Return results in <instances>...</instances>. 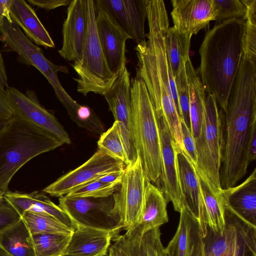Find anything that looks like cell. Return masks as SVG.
<instances>
[{"label": "cell", "mask_w": 256, "mask_h": 256, "mask_svg": "<svg viewBox=\"0 0 256 256\" xmlns=\"http://www.w3.org/2000/svg\"><path fill=\"white\" fill-rule=\"evenodd\" d=\"M167 203L162 190L146 180L140 216L138 222L127 230L142 236L148 230L168 222Z\"/></svg>", "instance_id": "44dd1931"}, {"label": "cell", "mask_w": 256, "mask_h": 256, "mask_svg": "<svg viewBox=\"0 0 256 256\" xmlns=\"http://www.w3.org/2000/svg\"><path fill=\"white\" fill-rule=\"evenodd\" d=\"M248 10L242 38L243 54L256 60V0H244Z\"/></svg>", "instance_id": "1f68e13d"}, {"label": "cell", "mask_w": 256, "mask_h": 256, "mask_svg": "<svg viewBox=\"0 0 256 256\" xmlns=\"http://www.w3.org/2000/svg\"><path fill=\"white\" fill-rule=\"evenodd\" d=\"M160 227L150 229L139 239L138 256H163L164 248L160 238Z\"/></svg>", "instance_id": "e575fe53"}, {"label": "cell", "mask_w": 256, "mask_h": 256, "mask_svg": "<svg viewBox=\"0 0 256 256\" xmlns=\"http://www.w3.org/2000/svg\"><path fill=\"white\" fill-rule=\"evenodd\" d=\"M8 120L5 122H0V132L5 126Z\"/></svg>", "instance_id": "681fc988"}, {"label": "cell", "mask_w": 256, "mask_h": 256, "mask_svg": "<svg viewBox=\"0 0 256 256\" xmlns=\"http://www.w3.org/2000/svg\"><path fill=\"white\" fill-rule=\"evenodd\" d=\"M12 0H0V26L3 20L6 18L10 22H12L10 12V8Z\"/></svg>", "instance_id": "b9f144b4"}, {"label": "cell", "mask_w": 256, "mask_h": 256, "mask_svg": "<svg viewBox=\"0 0 256 256\" xmlns=\"http://www.w3.org/2000/svg\"><path fill=\"white\" fill-rule=\"evenodd\" d=\"M0 40L8 50L18 54L20 62L34 66L45 76L59 100L68 97V94L60 84L58 76V72L68 74L67 67L54 64L48 60L42 50L24 34L15 22H10L6 18L0 26Z\"/></svg>", "instance_id": "ba28073f"}, {"label": "cell", "mask_w": 256, "mask_h": 256, "mask_svg": "<svg viewBox=\"0 0 256 256\" xmlns=\"http://www.w3.org/2000/svg\"><path fill=\"white\" fill-rule=\"evenodd\" d=\"M224 148L220 169L222 188L236 186L250 164L248 148L256 132V62L242 56L224 112Z\"/></svg>", "instance_id": "6da1fadb"}, {"label": "cell", "mask_w": 256, "mask_h": 256, "mask_svg": "<svg viewBox=\"0 0 256 256\" xmlns=\"http://www.w3.org/2000/svg\"><path fill=\"white\" fill-rule=\"evenodd\" d=\"M124 166L122 161L98 148L84 164L60 176L42 191L51 196L60 198L104 174L124 170Z\"/></svg>", "instance_id": "8fae6325"}, {"label": "cell", "mask_w": 256, "mask_h": 256, "mask_svg": "<svg viewBox=\"0 0 256 256\" xmlns=\"http://www.w3.org/2000/svg\"><path fill=\"white\" fill-rule=\"evenodd\" d=\"M0 256H10L0 246Z\"/></svg>", "instance_id": "bcb514c9"}, {"label": "cell", "mask_w": 256, "mask_h": 256, "mask_svg": "<svg viewBox=\"0 0 256 256\" xmlns=\"http://www.w3.org/2000/svg\"><path fill=\"white\" fill-rule=\"evenodd\" d=\"M120 184H110L97 180L77 188L65 195L70 198H106L112 196Z\"/></svg>", "instance_id": "836d02e7"}, {"label": "cell", "mask_w": 256, "mask_h": 256, "mask_svg": "<svg viewBox=\"0 0 256 256\" xmlns=\"http://www.w3.org/2000/svg\"><path fill=\"white\" fill-rule=\"evenodd\" d=\"M174 27L180 34H196L210 21L216 20L213 0H172Z\"/></svg>", "instance_id": "e0dca14e"}, {"label": "cell", "mask_w": 256, "mask_h": 256, "mask_svg": "<svg viewBox=\"0 0 256 256\" xmlns=\"http://www.w3.org/2000/svg\"><path fill=\"white\" fill-rule=\"evenodd\" d=\"M72 234H46L32 235L34 256H64Z\"/></svg>", "instance_id": "f546056e"}, {"label": "cell", "mask_w": 256, "mask_h": 256, "mask_svg": "<svg viewBox=\"0 0 256 256\" xmlns=\"http://www.w3.org/2000/svg\"><path fill=\"white\" fill-rule=\"evenodd\" d=\"M95 13L108 15L136 44L146 39V0H94Z\"/></svg>", "instance_id": "7c38bea8"}, {"label": "cell", "mask_w": 256, "mask_h": 256, "mask_svg": "<svg viewBox=\"0 0 256 256\" xmlns=\"http://www.w3.org/2000/svg\"></svg>", "instance_id": "816d5d0a"}, {"label": "cell", "mask_w": 256, "mask_h": 256, "mask_svg": "<svg viewBox=\"0 0 256 256\" xmlns=\"http://www.w3.org/2000/svg\"><path fill=\"white\" fill-rule=\"evenodd\" d=\"M87 33L82 59L72 64L78 75L74 80L77 91L84 96L90 92L104 96L116 76L110 71L99 42L94 0H87Z\"/></svg>", "instance_id": "5b68a950"}, {"label": "cell", "mask_w": 256, "mask_h": 256, "mask_svg": "<svg viewBox=\"0 0 256 256\" xmlns=\"http://www.w3.org/2000/svg\"><path fill=\"white\" fill-rule=\"evenodd\" d=\"M5 92L14 116L39 128L64 144L71 143L68 134L56 118L42 106L34 91L28 90L24 94L8 86Z\"/></svg>", "instance_id": "30bf717a"}, {"label": "cell", "mask_w": 256, "mask_h": 256, "mask_svg": "<svg viewBox=\"0 0 256 256\" xmlns=\"http://www.w3.org/2000/svg\"><path fill=\"white\" fill-rule=\"evenodd\" d=\"M181 134L182 144L186 154L194 166H197L198 155L196 144L191 130L185 124L184 120H180Z\"/></svg>", "instance_id": "8d00e7d4"}, {"label": "cell", "mask_w": 256, "mask_h": 256, "mask_svg": "<svg viewBox=\"0 0 256 256\" xmlns=\"http://www.w3.org/2000/svg\"><path fill=\"white\" fill-rule=\"evenodd\" d=\"M159 129L162 162L160 182L162 191L168 202H171L174 210L180 212L186 204L182 194L178 172L176 148L168 123L162 112H156Z\"/></svg>", "instance_id": "4fadbf2b"}, {"label": "cell", "mask_w": 256, "mask_h": 256, "mask_svg": "<svg viewBox=\"0 0 256 256\" xmlns=\"http://www.w3.org/2000/svg\"><path fill=\"white\" fill-rule=\"evenodd\" d=\"M64 143L39 128L14 116L0 132V192L8 191L16 172L29 160Z\"/></svg>", "instance_id": "3957f363"}, {"label": "cell", "mask_w": 256, "mask_h": 256, "mask_svg": "<svg viewBox=\"0 0 256 256\" xmlns=\"http://www.w3.org/2000/svg\"><path fill=\"white\" fill-rule=\"evenodd\" d=\"M114 239L113 234L108 232L77 225L64 256H108Z\"/></svg>", "instance_id": "ffe728a7"}, {"label": "cell", "mask_w": 256, "mask_h": 256, "mask_svg": "<svg viewBox=\"0 0 256 256\" xmlns=\"http://www.w3.org/2000/svg\"><path fill=\"white\" fill-rule=\"evenodd\" d=\"M98 148L101 149L112 156L124 163L128 164L127 154L120 135L118 123L114 122L112 126L101 134L98 141Z\"/></svg>", "instance_id": "4dcf8cb0"}, {"label": "cell", "mask_w": 256, "mask_h": 256, "mask_svg": "<svg viewBox=\"0 0 256 256\" xmlns=\"http://www.w3.org/2000/svg\"><path fill=\"white\" fill-rule=\"evenodd\" d=\"M21 217L32 235L46 234H72L73 232L68 227L48 214L26 212Z\"/></svg>", "instance_id": "f1b7e54d"}, {"label": "cell", "mask_w": 256, "mask_h": 256, "mask_svg": "<svg viewBox=\"0 0 256 256\" xmlns=\"http://www.w3.org/2000/svg\"><path fill=\"white\" fill-rule=\"evenodd\" d=\"M176 162L180 188L186 208L198 222L204 238L206 234L208 226L196 169L186 152L178 146Z\"/></svg>", "instance_id": "2e32d148"}, {"label": "cell", "mask_w": 256, "mask_h": 256, "mask_svg": "<svg viewBox=\"0 0 256 256\" xmlns=\"http://www.w3.org/2000/svg\"><path fill=\"white\" fill-rule=\"evenodd\" d=\"M132 137L146 180L158 184L162 175L160 136L156 112L143 80H131Z\"/></svg>", "instance_id": "277c9868"}, {"label": "cell", "mask_w": 256, "mask_h": 256, "mask_svg": "<svg viewBox=\"0 0 256 256\" xmlns=\"http://www.w3.org/2000/svg\"><path fill=\"white\" fill-rule=\"evenodd\" d=\"M226 204L242 220L256 227V169L241 184L222 189Z\"/></svg>", "instance_id": "7402d4cb"}, {"label": "cell", "mask_w": 256, "mask_h": 256, "mask_svg": "<svg viewBox=\"0 0 256 256\" xmlns=\"http://www.w3.org/2000/svg\"><path fill=\"white\" fill-rule=\"evenodd\" d=\"M108 256H134L132 253L124 250L116 244H112L108 251Z\"/></svg>", "instance_id": "ee69618b"}, {"label": "cell", "mask_w": 256, "mask_h": 256, "mask_svg": "<svg viewBox=\"0 0 256 256\" xmlns=\"http://www.w3.org/2000/svg\"><path fill=\"white\" fill-rule=\"evenodd\" d=\"M0 246L10 256H34L32 234L22 217L0 233Z\"/></svg>", "instance_id": "4316f807"}, {"label": "cell", "mask_w": 256, "mask_h": 256, "mask_svg": "<svg viewBox=\"0 0 256 256\" xmlns=\"http://www.w3.org/2000/svg\"><path fill=\"white\" fill-rule=\"evenodd\" d=\"M174 78L182 119L186 126L190 130V94L185 63Z\"/></svg>", "instance_id": "d590c367"}, {"label": "cell", "mask_w": 256, "mask_h": 256, "mask_svg": "<svg viewBox=\"0 0 256 256\" xmlns=\"http://www.w3.org/2000/svg\"><path fill=\"white\" fill-rule=\"evenodd\" d=\"M124 172V169L111 172L100 176L97 180L107 184H120L122 179Z\"/></svg>", "instance_id": "60d3db41"}, {"label": "cell", "mask_w": 256, "mask_h": 256, "mask_svg": "<svg viewBox=\"0 0 256 256\" xmlns=\"http://www.w3.org/2000/svg\"><path fill=\"white\" fill-rule=\"evenodd\" d=\"M21 216L5 200L0 204V233L14 224Z\"/></svg>", "instance_id": "74e56055"}, {"label": "cell", "mask_w": 256, "mask_h": 256, "mask_svg": "<svg viewBox=\"0 0 256 256\" xmlns=\"http://www.w3.org/2000/svg\"><path fill=\"white\" fill-rule=\"evenodd\" d=\"M4 194L0 192V204L4 201Z\"/></svg>", "instance_id": "f907efd6"}, {"label": "cell", "mask_w": 256, "mask_h": 256, "mask_svg": "<svg viewBox=\"0 0 256 256\" xmlns=\"http://www.w3.org/2000/svg\"><path fill=\"white\" fill-rule=\"evenodd\" d=\"M196 144L197 166L216 187L222 188L220 175L224 148V112L211 94L206 98L204 124Z\"/></svg>", "instance_id": "8992f818"}, {"label": "cell", "mask_w": 256, "mask_h": 256, "mask_svg": "<svg viewBox=\"0 0 256 256\" xmlns=\"http://www.w3.org/2000/svg\"><path fill=\"white\" fill-rule=\"evenodd\" d=\"M163 256H172L170 252L167 248H164L163 252Z\"/></svg>", "instance_id": "c3c4849f"}, {"label": "cell", "mask_w": 256, "mask_h": 256, "mask_svg": "<svg viewBox=\"0 0 256 256\" xmlns=\"http://www.w3.org/2000/svg\"><path fill=\"white\" fill-rule=\"evenodd\" d=\"M122 179L113 196L124 230L139 220L144 202L146 178L140 157L126 166Z\"/></svg>", "instance_id": "9c48e42d"}, {"label": "cell", "mask_w": 256, "mask_h": 256, "mask_svg": "<svg viewBox=\"0 0 256 256\" xmlns=\"http://www.w3.org/2000/svg\"><path fill=\"white\" fill-rule=\"evenodd\" d=\"M113 194L106 198H59L58 205L76 228L84 227L108 232L114 238L124 230Z\"/></svg>", "instance_id": "52a82bcc"}, {"label": "cell", "mask_w": 256, "mask_h": 256, "mask_svg": "<svg viewBox=\"0 0 256 256\" xmlns=\"http://www.w3.org/2000/svg\"><path fill=\"white\" fill-rule=\"evenodd\" d=\"M245 20L232 18L216 24L206 32L199 50L198 74L205 91L224 112L243 54Z\"/></svg>", "instance_id": "7a4b0ae2"}, {"label": "cell", "mask_w": 256, "mask_h": 256, "mask_svg": "<svg viewBox=\"0 0 256 256\" xmlns=\"http://www.w3.org/2000/svg\"><path fill=\"white\" fill-rule=\"evenodd\" d=\"M4 198L20 216L26 212L46 214L54 217L73 231L76 228L68 214L42 191L24 193L8 190L4 194Z\"/></svg>", "instance_id": "ac0fdd59"}, {"label": "cell", "mask_w": 256, "mask_h": 256, "mask_svg": "<svg viewBox=\"0 0 256 256\" xmlns=\"http://www.w3.org/2000/svg\"><path fill=\"white\" fill-rule=\"evenodd\" d=\"M190 94V130L196 143L200 139L204 121L206 91L190 58L185 62Z\"/></svg>", "instance_id": "484cf974"}, {"label": "cell", "mask_w": 256, "mask_h": 256, "mask_svg": "<svg viewBox=\"0 0 256 256\" xmlns=\"http://www.w3.org/2000/svg\"><path fill=\"white\" fill-rule=\"evenodd\" d=\"M99 42L110 71L116 76L126 66V42L130 37L106 13L97 12Z\"/></svg>", "instance_id": "9a60e30c"}, {"label": "cell", "mask_w": 256, "mask_h": 256, "mask_svg": "<svg viewBox=\"0 0 256 256\" xmlns=\"http://www.w3.org/2000/svg\"><path fill=\"white\" fill-rule=\"evenodd\" d=\"M192 36L179 33L174 26L167 29L164 36L166 55L174 77L189 58Z\"/></svg>", "instance_id": "83f0119b"}, {"label": "cell", "mask_w": 256, "mask_h": 256, "mask_svg": "<svg viewBox=\"0 0 256 256\" xmlns=\"http://www.w3.org/2000/svg\"><path fill=\"white\" fill-rule=\"evenodd\" d=\"M88 25L87 0H72L67 9L62 30V46L58 50L68 61H80Z\"/></svg>", "instance_id": "5bb4252c"}, {"label": "cell", "mask_w": 256, "mask_h": 256, "mask_svg": "<svg viewBox=\"0 0 256 256\" xmlns=\"http://www.w3.org/2000/svg\"><path fill=\"white\" fill-rule=\"evenodd\" d=\"M256 158V132L252 134L248 146V159L250 164Z\"/></svg>", "instance_id": "f6af8a7d"}, {"label": "cell", "mask_w": 256, "mask_h": 256, "mask_svg": "<svg viewBox=\"0 0 256 256\" xmlns=\"http://www.w3.org/2000/svg\"><path fill=\"white\" fill-rule=\"evenodd\" d=\"M239 255V251L236 250L228 254L225 256H238Z\"/></svg>", "instance_id": "7dc6e473"}, {"label": "cell", "mask_w": 256, "mask_h": 256, "mask_svg": "<svg viewBox=\"0 0 256 256\" xmlns=\"http://www.w3.org/2000/svg\"><path fill=\"white\" fill-rule=\"evenodd\" d=\"M34 6L45 9L47 10L54 9L61 6L69 5L71 0H28Z\"/></svg>", "instance_id": "f35d334b"}, {"label": "cell", "mask_w": 256, "mask_h": 256, "mask_svg": "<svg viewBox=\"0 0 256 256\" xmlns=\"http://www.w3.org/2000/svg\"><path fill=\"white\" fill-rule=\"evenodd\" d=\"M8 86L6 72L0 50V90H5Z\"/></svg>", "instance_id": "7bdbcfd3"}, {"label": "cell", "mask_w": 256, "mask_h": 256, "mask_svg": "<svg viewBox=\"0 0 256 256\" xmlns=\"http://www.w3.org/2000/svg\"><path fill=\"white\" fill-rule=\"evenodd\" d=\"M216 22L232 18L245 20L248 8L244 0H213Z\"/></svg>", "instance_id": "d6a6232c"}, {"label": "cell", "mask_w": 256, "mask_h": 256, "mask_svg": "<svg viewBox=\"0 0 256 256\" xmlns=\"http://www.w3.org/2000/svg\"><path fill=\"white\" fill-rule=\"evenodd\" d=\"M13 116L5 90H0V122L7 121Z\"/></svg>", "instance_id": "ab89813d"}, {"label": "cell", "mask_w": 256, "mask_h": 256, "mask_svg": "<svg viewBox=\"0 0 256 256\" xmlns=\"http://www.w3.org/2000/svg\"><path fill=\"white\" fill-rule=\"evenodd\" d=\"M176 232L166 246L172 256H204V242L198 224L184 208Z\"/></svg>", "instance_id": "d6986e66"}, {"label": "cell", "mask_w": 256, "mask_h": 256, "mask_svg": "<svg viewBox=\"0 0 256 256\" xmlns=\"http://www.w3.org/2000/svg\"><path fill=\"white\" fill-rule=\"evenodd\" d=\"M194 166L203 199L207 226L214 232L222 234L226 225L222 188L216 187L197 166Z\"/></svg>", "instance_id": "603a6c76"}, {"label": "cell", "mask_w": 256, "mask_h": 256, "mask_svg": "<svg viewBox=\"0 0 256 256\" xmlns=\"http://www.w3.org/2000/svg\"><path fill=\"white\" fill-rule=\"evenodd\" d=\"M226 225L222 234L216 232L208 227L206 236L203 238L204 256H225L228 253L238 250L241 243L232 212L225 204Z\"/></svg>", "instance_id": "d4e9b609"}, {"label": "cell", "mask_w": 256, "mask_h": 256, "mask_svg": "<svg viewBox=\"0 0 256 256\" xmlns=\"http://www.w3.org/2000/svg\"><path fill=\"white\" fill-rule=\"evenodd\" d=\"M10 14L12 21L24 30L26 36L35 44L46 48L54 47L48 32L26 1L12 0Z\"/></svg>", "instance_id": "cb8c5ba5"}]
</instances>
